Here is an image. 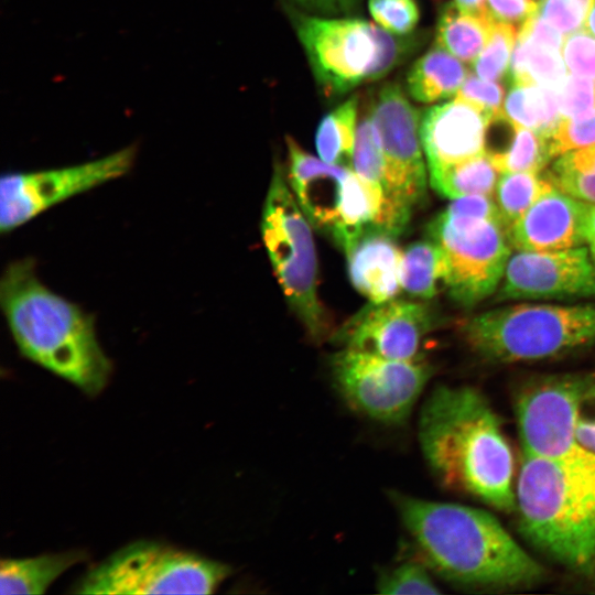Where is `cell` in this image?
<instances>
[{
	"label": "cell",
	"instance_id": "cell-1",
	"mask_svg": "<svg viewBox=\"0 0 595 595\" xmlns=\"http://www.w3.org/2000/svg\"><path fill=\"white\" fill-rule=\"evenodd\" d=\"M419 441L441 485L500 511L516 510L513 454L499 416L480 391L436 387L420 413Z\"/></svg>",
	"mask_w": 595,
	"mask_h": 595
},
{
	"label": "cell",
	"instance_id": "cell-2",
	"mask_svg": "<svg viewBox=\"0 0 595 595\" xmlns=\"http://www.w3.org/2000/svg\"><path fill=\"white\" fill-rule=\"evenodd\" d=\"M390 498L422 561L444 580L473 588L509 589L543 578V567L488 511L400 493Z\"/></svg>",
	"mask_w": 595,
	"mask_h": 595
},
{
	"label": "cell",
	"instance_id": "cell-3",
	"mask_svg": "<svg viewBox=\"0 0 595 595\" xmlns=\"http://www.w3.org/2000/svg\"><path fill=\"white\" fill-rule=\"evenodd\" d=\"M0 306L21 356L87 396L104 390L112 364L99 344L94 315L45 285L33 258L4 268Z\"/></svg>",
	"mask_w": 595,
	"mask_h": 595
},
{
	"label": "cell",
	"instance_id": "cell-4",
	"mask_svg": "<svg viewBox=\"0 0 595 595\" xmlns=\"http://www.w3.org/2000/svg\"><path fill=\"white\" fill-rule=\"evenodd\" d=\"M516 510L538 549L581 573L595 569V453L582 446L558 457L522 453Z\"/></svg>",
	"mask_w": 595,
	"mask_h": 595
},
{
	"label": "cell",
	"instance_id": "cell-5",
	"mask_svg": "<svg viewBox=\"0 0 595 595\" xmlns=\"http://www.w3.org/2000/svg\"><path fill=\"white\" fill-rule=\"evenodd\" d=\"M467 344L495 363L548 359L595 344V305L518 304L463 325Z\"/></svg>",
	"mask_w": 595,
	"mask_h": 595
},
{
	"label": "cell",
	"instance_id": "cell-6",
	"mask_svg": "<svg viewBox=\"0 0 595 595\" xmlns=\"http://www.w3.org/2000/svg\"><path fill=\"white\" fill-rule=\"evenodd\" d=\"M289 14L314 76L327 94H343L379 79L403 56V42L371 22L293 8Z\"/></svg>",
	"mask_w": 595,
	"mask_h": 595
},
{
	"label": "cell",
	"instance_id": "cell-7",
	"mask_svg": "<svg viewBox=\"0 0 595 595\" xmlns=\"http://www.w3.org/2000/svg\"><path fill=\"white\" fill-rule=\"evenodd\" d=\"M261 236L284 296L309 335L323 339L329 331L317 292V257L313 226L288 180L275 166L264 198Z\"/></svg>",
	"mask_w": 595,
	"mask_h": 595
},
{
	"label": "cell",
	"instance_id": "cell-8",
	"mask_svg": "<svg viewBox=\"0 0 595 595\" xmlns=\"http://www.w3.org/2000/svg\"><path fill=\"white\" fill-rule=\"evenodd\" d=\"M231 567L156 541L129 543L88 570L74 594H210Z\"/></svg>",
	"mask_w": 595,
	"mask_h": 595
},
{
	"label": "cell",
	"instance_id": "cell-9",
	"mask_svg": "<svg viewBox=\"0 0 595 595\" xmlns=\"http://www.w3.org/2000/svg\"><path fill=\"white\" fill-rule=\"evenodd\" d=\"M429 237L443 250V283L455 302L472 306L494 293L511 256L509 234L501 220L442 212L429 225Z\"/></svg>",
	"mask_w": 595,
	"mask_h": 595
},
{
	"label": "cell",
	"instance_id": "cell-10",
	"mask_svg": "<svg viewBox=\"0 0 595 595\" xmlns=\"http://www.w3.org/2000/svg\"><path fill=\"white\" fill-rule=\"evenodd\" d=\"M331 366L346 401L370 419L387 424L408 419L433 375V367L421 357L390 359L349 348L336 353Z\"/></svg>",
	"mask_w": 595,
	"mask_h": 595
},
{
	"label": "cell",
	"instance_id": "cell-11",
	"mask_svg": "<svg viewBox=\"0 0 595 595\" xmlns=\"http://www.w3.org/2000/svg\"><path fill=\"white\" fill-rule=\"evenodd\" d=\"M137 147L99 159L54 169L3 173L0 178V232L10 234L76 195L129 173Z\"/></svg>",
	"mask_w": 595,
	"mask_h": 595
},
{
	"label": "cell",
	"instance_id": "cell-12",
	"mask_svg": "<svg viewBox=\"0 0 595 595\" xmlns=\"http://www.w3.org/2000/svg\"><path fill=\"white\" fill-rule=\"evenodd\" d=\"M368 112L382 149L383 190L411 216L413 207L425 198L429 173L420 134L421 115L394 83L381 87Z\"/></svg>",
	"mask_w": 595,
	"mask_h": 595
},
{
	"label": "cell",
	"instance_id": "cell-13",
	"mask_svg": "<svg viewBox=\"0 0 595 595\" xmlns=\"http://www.w3.org/2000/svg\"><path fill=\"white\" fill-rule=\"evenodd\" d=\"M592 382L582 377H553L532 383L516 399L522 453L558 457L575 450L578 403Z\"/></svg>",
	"mask_w": 595,
	"mask_h": 595
},
{
	"label": "cell",
	"instance_id": "cell-14",
	"mask_svg": "<svg viewBox=\"0 0 595 595\" xmlns=\"http://www.w3.org/2000/svg\"><path fill=\"white\" fill-rule=\"evenodd\" d=\"M432 328V312L420 300L391 299L369 302L334 334L344 348L390 359H416L424 336Z\"/></svg>",
	"mask_w": 595,
	"mask_h": 595
},
{
	"label": "cell",
	"instance_id": "cell-15",
	"mask_svg": "<svg viewBox=\"0 0 595 595\" xmlns=\"http://www.w3.org/2000/svg\"><path fill=\"white\" fill-rule=\"evenodd\" d=\"M595 295V264L583 246L518 250L510 256L499 293L506 299H565Z\"/></svg>",
	"mask_w": 595,
	"mask_h": 595
},
{
	"label": "cell",
	"instance_id": "cell-16",
	"mask_svg": "<svg viewBox=\"0 0 595 595\" xmlns=\"http://www.w3.org/2000/svg\"><path fill=\"white\" fill-rule=\"evenodd\" d=\"M489 112L461 99L433 106L421 115L420 134L428 172L486 152Z\"/></svg>",
	"mask_w": 595,
	"mask_h": 595
},
{
	"label": "cell",
	"instance_id": "cell-17",
	"mask_svg": "<svg viewBox=\"0 0 595 595\" xmlns=\"http://www.w3.org/2000/svg\"><path fill=\"white\" fill-rule=\"evenodd\" d=\"M289 185L306 218L329 237L337 224L346 182L353 169L331 164L286 137Z\"/></svg>",
	"mask_w": 595,
	"mask_h": 595
},
{
	"label": "cell",
	"instance_id": "cell-18",
	"mask_svg": "<svg viewBox=\"0 0 595 595\" xmlns=\"http://www.w3.org/2000/svg\"><path fill=\"white\" fill-rule=\"evenodd\" d=\"M588 203L556 187L543 194L509 229L518 250L553 251L582 246Z\"/></svg>",
	"mask_w": 595,
	"mask_h": 595
},
{
	"label": "cell",
	"instance_id": "cell-19",
	"mask_svg": "<svg viewBox=\"0 0 595 595\" xmlns=\"http://www.w3.org/2000/svg\"><path fill=\"white\" fill-rule=\"evenodd\" d=\"M396 238L386 230L370 229L345 253L349 280L369 302L394 299L402 290V250Z\"/></svg>",
	"mask_w": 595,
	"mask_h": 595
},
{
	"label": "cell",
	"instance_id": "cell-20",
	"mask_svg": "<svg viewBox=\"0 0 595 595\" xmlns=\"http://www.w3.org/2000/svg\"><path fill=\"white\" fill-rule=\"evenodd\" d=\"M87 558L82 550L2 559L0 594H43L65 571Z\"/></svg>",
	"mask_w": 595,
	"mask_h": 595
},
{
	"label": "cell",
	"instance_id": "cell-21",
	"mask_svg": "<svg viewBox=\"0 0 595 595\" xmlns=\"http://www.w3.org/2000/svg\"><path fill=\"white\" fill-rule=\"evenodd\" d=\"M468 74L461 60L435 44L410 68L407 89L416 101L434 102L456 95Z\"/></svg>",
	"mask_w": 595,
	"mask_h": 595
},
{
	"label": "cell",
	"instance_id": "cell-22",
	"mask_svg": "<svg viewBox=\"0 0 595 595\" xmlns=\"http://www.w3.org/2000/svg\"><path fill=\"white\" fill-rule=\"evenodd\" d=\"M493 24L489 14L467 13L447 3L439 17L435 44L463 63H473L487 45Z\"/></svg>",
	"mask_w": 595,
	"mask_h": 595
},
{
	"label": "cell",
	"instance_id": "cell-23",
	"mask_svg": "<svg viewBox=\"0 0 595 595\" xmlns=\"http://www.w3.org/2000/svg\"><path fill=\"white\" fill-rule=\"evenodd\" d=\"M502 112L513 125L548 138L562 119L556 89L538 84H510Z\"/></svg>",
	"mask_w": 595,
	"mask_h": 595
},
{
	"label": "cell",
	"instance_id": "cell-24",
	"mask_svg": "<svg viewBox=\"0 0 595 595\" xmlns=\"http://www.w3.org/2000/svg\"><path fill=\"white\" fill-rule=\"evenodd\" d=\"M445 273L443 250L432 238L414 241L402 251L401 286L414 300L435 296Z\"/></svg>",
	"mask_w": 595,
	"mask_h": 595
},
{
	"label": "cell",
	"instance_id": "cell-25",
	"mask_svg": "<svg viewBox=\"0 0 595 595\" xmlns=\"http://www.w3.org/2000/svg\"><path fill=\"white\" fill-rule=\"evenodd\" d=\"M562 52L518 35L508 72L510 84H538L558 89L566 78Z\"/></svg>",
	"mask_w": 595,
	"mask_h": 595
},
{
	"label": "cell",
	"instance_id": "cell-26",
	"mask_svg": "<svg viewBox=\"0 0 595 595\" xmlns=\"http://www.w3.org/2000/svg\"><path fill=\"white\" fill-rule=\"evenodd\" d=\"M357 117L358 96L353 95L322 118L315 133V148L320 159L351 169Z\"/></svg>",
	"mask_w": 595,
	"mask_h": 595
},
{
	"label": "cell",
	"instance_id": "cell-27",
	"mask_svg": "<svg viewBox=\"0 0 595 595\" xmlns=\"http://www.w3.org/2000/svg\"><path fill=\"white\" fill-rule=\"evenodd\" d=\"M500 172L487 152L469 160L429 172L431 186L441 195L455 199L462 196L493 195Z\"/></svg>",
	"mask_w": 595,
	"mask_h": 595
},
{
	"label": "cell",
	"instance_id": "cell-28",
	"mask_svg": "<svg viewBox=\"0 0 595 595\" xmlns=\"http://www.w3.org/2000/svg\"><path fill=\"white\" fill-rule=\"evenodd\" d=\"M552 188L554 185L540 173L505 172L500 174L494 198L508 234L511 226L526 210Z\"/></svg>",
	"mask_w": 595,
	"mask_h": 595
},
{
	"label": "cell",
	"instance_id": "cell-29",
	"mask_svg": "<svg viewBox=\"0 0 595 595\" xmlns=\"http://www.w3.org/2000/svg\"><path fill=\"white\" fill-rule=\"evenodd\" d=\"M563 193L585 203H595V145L556 156L547 175Z\"/></svg>",
	"mask_w": 595,
	"mask_h": 595
},
{
	"label": "cell",
	"instance_id": "cell-30",
	"mask_svg": "<svg viewBox=\"0 0 595 595\" xmlns=\"http://www.w3.org/2000/svg\"><path fill=\"white\" fill-rule=\"evenodd\" d=\"M500 173H540L552 158L549 138L524 127L516 126L512 139L505 151L489 154Z\"/></svg>",
	"mask_w": 595,
	"mask_h": 595
},
{
	"label": "cell",
	"instance_id": "cell-31",
	"mask_svg": "<svg viewBox=\"0 0 595 595\" xmlns=\"http://www.w3.org/2000/svg\"><path fill=\"white\" fill-rule=\"evenodd\" d=\"M518 36L513 25L495 22L490 39L473 62L475 74L485 80L497 82L508 76L509 60Z\"/></svg>",
	"mask_w": 595,
	"mask_h": 595
},
{
	"label": "cell",
	"instance_id": "cell-32",
	"mask_svg": "<svg viewBox=\"0 0 595 595\" xmlns=\"http://www.w3.org/2000/svg\"><path fill=\"white\" fill-rule=\"evenodd\" d=\"M351 169L361 177L377 183L383 188L385 160L379 137L369 112L357 125Z\"/></svg>",
	"mask_w": 595,
	"mask_h": 595
},
{
	"label": "cell",
	"instance_id": "cell-33",
	"mask_svg": "<svg viewBox=\"0 0 595 595\" xmlns=\"http://www.w3.org/2000/svg\"><path fill=\"white\" fill-rule=\"evenodd\" d=\"M380 594H440L428 565L422 560H408L386 571L378 580Z\"/></svg>",
	"mask_w": 595,
	"mask_h": 595
},
{
	"label": "cell",
	"instance_id": "cell-34",
	"mask_svg": "<svg viewBox=\"0 0 595 595\" xmlns=\"http://www.w3.org/2000/svg\"><path fill=\"white\" fill-rule=\"evenodd\" d=\"M552 158L595 145V109L572 118H562L549 137Z\"/></svg>",
	"mask_w": 595,
	"mask_h": 595
},
{
	"label": "cell",
	"instance_id": "cell-35",
	"mask_svg": "<svg viewBox=\"0 0 595 595\" xmlns=\"http://www.w3.org/2000/svg\"><path fill=\"white\" fill-rule=\"evenodd\" d=\"M368 9L378 25L396 35L410 33L419 21L414 0H369Z\"/></svg>",
	"mask_w": 595,
	"mask_h": 595
},
{
	"label": "cell",
	"instance_id": "cell-36",
	"mask_svg": "<svg viewBox=\"0 0 595 595\" xmlns=\"http://www.w3.org/2000/svg\"><path fill=\"white\" fill-rule=\"evenodd\" d=\"M595 0H541L536 13L562 34H571L585 24Z\"/></svg>",
	"mask_w": 595,
	"mask_h": 595
},
{
	"label": "cell",
	"instance_id": "cell-37",
	"mask_svg": "<svg viewBox=\"0 0 595 595\" xmlns=\"http://www.w3.org/2000/svg\"><path fill=\"white\" fill-rule=\"evenodd\" d=\"M562 118H572L595 109V80L567 75L556 89Z\"/></svg>",
	"mask_w": 595,
	"mask_h": 595
},
{
	"label": "cell",
	"instance_id": "cell-38",
	"mask_svg": "<svg viewBox=\"0 0 595 595\" xmlns=\"http://www.w3.org/2000/svg\"><path fill=\"white\" fill-rule=\"evenodd\" d=\"M562 56L572 74L595 80V37L586 31L578 30L565 37Z\"/></svg>",
	"mask_w": 595,
	"mask_h": 595
},
{
	"label": "cell",
	"instance_id": "cell-39",
	"mask_svg": "<svg viewBox=\"0 0 595 595\" xmlns=\"http://www.w3.org/2000/svg\"><path fill=\"white\" fill-rule=\"evenodd\" d=\"M505 90L501 85L468 74L455 98L472 104L494 117L502 113Z\"/></svg>",
	"mask_w": 595,
	"mask_h": 595
},
{
	"label": "cell",
	"instance_id": "cell-40",
	"mask_svg": "<svg viewBox=\"0 0 595 595\" xmlns=\"http://www.w3.org/2000/svg\"><path fill=\"white\" fill-rule=\"evenodd\" d=\"M443 212L453 216H465L502 221L493 195L475 194L462 196L453 199V202Z\"/></svg>",
	"mask_w": 595,
	"mask_h": 595
},
{
	"label": "cell",
	"instance_id": "cell-41",
	"mask_svg": "<svg viewBox=\"0 0 595 595\" xmlns=\"http://www.w3.org/2000/svg\"><path fill=\"white\" fill-rule=\"evenodd\" d=\"M532 0H487V10L495 22L507 23L520 30L537 11Z\"/></svg>",
	"mask_w": 595,
	"mask_h": 595
},
{
	"label": "cell",
	"instance_id": "cell-42",
	"mask_svg": "<svg viewBox=\"0 0 595 595\" xmlns=\"http://www.w3.org/2000/svg\"><path fill=\"white\" fill-rule=\"evenodd\" d=\"M575 437L582 447L595 453V383H591L581 397Z\"/></svg>",
	"mask_w": 595,
	"mask_h": 595
},
{
	"label": "cell",
	"instance_id": "cell-43",
	"mask_svg": "<svg viewBox=\"0 0 595 595\" xmlns=\"http://www.w3.org/2000/svg\"><path fill=\"white\" fill-rule=\"evenodd\" d=\"M518 35L562 52V33L537 13L526 21Z\"/></svg>",
	"mask_w": 595,
	"mask_h": 595
},
{
	"label": "cell",
	"instance_id": "cell-44",
	"mask_svg": "<svg viewBox=\"0 0 595 595\" xmlns=\"http://www.w3.org/2000/svg\"><path fill=\"white\" fill-rule=\"evenodd\" d=\"M291 2L311 14L335 17L350 13L360 0H291Z\"/></svg>",
	"mask_w": 595,
	"mask_h": 595
},
{
	"label": "cell",
	"instance_id": "cell-45",
	"mask_svg": "<svg viewBox=\"0 0 595 595\" xmlns=\"http://www.w3.org/2000/svg\"><path fill=\"white\" fill-rule=\"evenodd\" d=\"M585 242L588 244L589 255L595 264V203L587 205L584 223Z\"/></svg>",
	"mask_w": 595,
	"mask_h": 595
},
{
	"label": "cell",
	"instance_id": "cell-46",
	"mask_svg": "<svg viewBox=\"0 0 595 595\" xmlns=\"http://www.w3.org/2000/svg\"><path fill=\"white\" fill-rule=\"evenodd\" d=\"M454 3L459 10L467 13L489 14L486 0H454Z\"/></svg>",
	"mask_w": 595,
	"mask_h": 595
},
{
	"label": "cell",
	"instance_id": "cell-47",
	"mask_svg": "<svg viewBox=\"0 0 595 595\" xmlns=\"http://www.w3.org/2000/svg\"><path fill=\"white\" fill-rule=\"evenodd\" d=\"M585 29L595 36V2L585 20Z\"/></svg>",
	"mask_w": 595,
	"mask_h": 595
}]
</instances>
